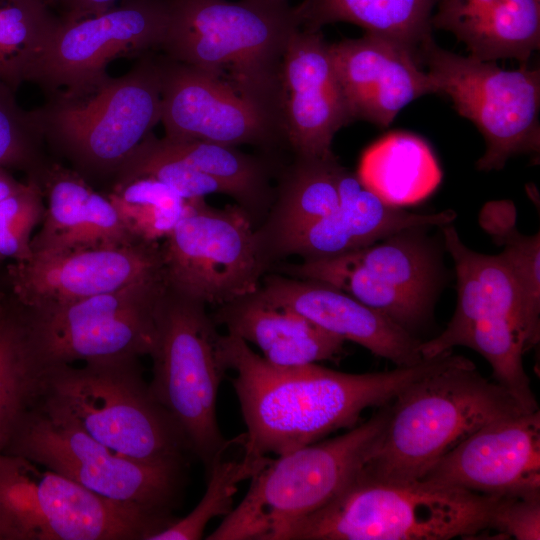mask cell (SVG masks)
I'll use <instances>...</instances> for the list:
<instances>
[{
  "instance_id": "6da1fadb",
  "label": "cell",
  "mask_w": 540,
  "mask_h": 540,
  "mask_svg": "<svg viewBox=\"0 0 540 540\" xmlns=\"http://www.w3.org/2000/svg\"><path fill=\"white\" fill-rule=\"evenodd\" d=\"M220 350L227 370L236 374L232 385L247 428L246 447L256 456H279L353 428L365 409L390 403L451 356L449 351L410 367L353 374L317 363L275 366L228 333L221 335Z\"/></svg>"
},
{
  "instance_id": "cb8c5ba5",
  "label": "cell",
  "mask_w": 540,
  "mask_h": 540,
  "mask_svg": "<svg viewBox=\"0 0 540 540\" xmlns=\"http://www.w3.org/2000/svg\"><path fill=\"white\" fill-rule=\"evenodd\" d=\"M261 286V285H260ZM212 318L227 333L255 345L268 363L294 367L320 361H336L344 352L345 340L296 311L269 299L261 287L218 306Z\"/></svg>"
},
{
  "instance_id": "7a4b0ae2",
  "label": "cell",
  "mask_w": 540,
  "mask_h": 540,
  "mask_svg": "<svg viewBox=\"0 0 540 540\" xmlns=\"http://www.w3.org/2000/svg\"><path fill=\"white\" fill-rule=\"evenodd\" d=\"M161 50L168 58L225 82L280 127V70L302 27L289 0H168Z\"/></svg>"
},
{
  "instance_id": "3957f363",
  "label": "cell",
  "mask_w": 540,
  "mask_h": 540,
  "mask_svg": "<svg viewBox=\"0 0 540 540\" xmlns=\"http://www.w3.org/2000/svg\"><path fill=\"white\" fill-rule=\"evenodd\" d=\"M359 475L379 481L421 479L445 454L496 420L525 412L497 382H490L463 356L402 390Z\"/></svg>"
},
{
  "instance_id": "44dd1931",
  "label": "cell",
  "mask_w": 540,
  "mask_h": 540,
  "mask_svg": "<svg viewBox=\"0 0 540 540\" xmlns=\"http://www.w3.org/2000/svg\"><path fill=\"white\" fill-rule=\"evenodd\" d=\"M264 294L303 315L323 330L357 343L396 367L424 360L421 341L381 312L324 282L270 275L261 281Z\"/></svg>"
},
{
  "instance_id": "603a6c76",
  "label": "cell",
  "mask_w": 540,
  "mask_h": 540,
  "mask_svg": "<svg viewBox=\"0 0 540 540\" xmlns=\"http://www.w3.org/2000/svg\"><path fill=\"white\" fill-rule=\"evenodd\" d=\"M31 179L47 200L41 227L31 239L32 255L140 242L128 231L108 196L95 191L74 169L47 162Z\"/></svg>"
},
{
  "instance_id": "277c9868",
  "label": "cell",
  "mask_w": 540,
  "mask_h": 540,
  "mask_svg": "<svg viewBox=\"0 0 540 540\" xmlns=\"http://www.w3.org/2000/svg\"><path fill=\"white\" fill-rule=\"evenodd\" d=\"M503 496L432 480L379 481L358 475L281 540H448L490 529Z\"/></svg>"
},
{
  "instance_id": "60d3db41",
  "label": "cell",
  "mask_w": 540,
  "mask_h": 540,
  "mask_svg": "<svg viewBox=\"0 0 540 540\" xmlns=\"http://www.w3.org/2000/svg\"><path fill=\"white\" fill-rule=\"evenodd\" d=\"M120 0H46L61 21H75L103 13Z\"/></svg>"
},
{
  "instance_id": "ba28073f",
  "label": "cell",
  "mask_w": 540,
  "mask_h": 540,
  "mask_svg": "<svg viewBox=\"0 0 540 540\" xmlns=\"http://www.w3.org/2000/svg\"><path fill=\"white\" fill-rule=\"evenodd\" d=\"M205 307L165 287L155 308L148 385L179 428L190 453L207 470L226 440L216 407L227 368L220 350L221 334Z\"/></svg>"
},
{
  "instance_id": "8fae6325",
  "label": "cell",
  "mask_w": 540,
  "mask_h": 540,
  "mask_svg": "<svg viewBox=\"0 0 540 540\" xmlns=\"http://www.w3.org/2000/svg\"><path fill=\"white\" fill-rule=\"evenodd\" d=\"M165 528L59 473L0 452V540H148Z\"/></svg>"
},
{
  "instance_id": "e0dca14e",
  "label": "cell",
  "mask_w": 540,
  "mask_h": 540,
  "mask_svg": "<svg viewBox=\"0 0 540 540\" xmlns=\"http://www.w3.org/2000/svg\"><path fill=\"white\" fill-rule=\"evenodd\" d=\"M6 275L12 299L21 307L79 300L164 279L160 244L144 242L32 255L9 263Z\"/></svg>"
},
{
  "instance_id": "f35d334b",
  "label": "cell",
  "mask_w": 540,
  "mask_h": 540,
  "mask_svg": "<svg viewBox=\"0 0 540 540\" xmlns=\"http://www.w3.org/2000/svg\"><path fill=\"white\" fill-rule=\"evenodd\" d=\"M490 529L505 538L540 539V497L503 496L496 507Z\"/></svg>"
},
{
  "instance_id": "4316f807",
  "label": "cell",
  "mask_w": 540,
  "mask_h": 540,
  "mask_svg": "<svg viewBox=\"0 0 540 540\" xmlns=\"http://www.w3.org/2000/svg\"><path fill=\"white\" fill-rule=\"evenodd\" d=\"M438 1L304 0L298 7L302 28L319 31L326 24L349 22L367 34L399 44L419 59L421 46L432 37V17Z\"/></svg>"
},
{
  "instance_id": "7c38bea8",
  "label": "cell",
  "mask_w": 540,
  "mask_h": 540,
  "mask_svg": "<svg viewBox=\"0 0 540 540\" xmlns=\"http://www.w3.org/2000/svg\"><path fill=\"white\" fill-rule=\"evenodd\" d=\"M419 59L437 93L448 96L483 135L486 150L476 163L479 170H500L512 156L539 153L538 68L504 70L493 61L447 51L432 37L421 46Z\"/></svg>"
},
{
  "instance_id": "d6a6232c",
  "label": "cell",
  "mask_w": 540,
  "mask_h": 540,
  "mask_svg": "<svg viewBox=\"0 0 540 540\" xmlns=\"http://www.w3.org/2000/svg\"><path fill=\"white\" fill-rule=\"evenodd\" d=\"M460 40L477 59L526 65L540 44V0H499Z\"/></svg>"
},
{
  "instance_id": "7bdbcfd3",
  "label": "cell",
  "mask_w": 540,
  "mask_h": 540,
  "mask_svg": "<svg viewBox=\"0 0 540 540\" xmlns=\"http://www.w3.org/2000/svg\"><path fill=\"white\" fill-rule=\"evenodd\" d=\"M10 309V301H8L3 293H0V327L5 321Z\"/></svg>"
},
{
  "instance_id": "e575fe53",
  "label": "cell",
  "mask_w": 540,
  "mask_h": 540,
  "mask_svg": "<svg viewBox=\"0 0 540 540\" xmlns=\"http://www.w3.org/2000/svg\"><path fill=\"white\" fill-rule=\"evenodd\" d=\"M38 376L28 359L22 329L10 303L0 327V452L34 402Z\"/></svg>"
},
{
  "instance_id": "836d02e7",
  "label": "cell",
  "mask_w": 540,
  "mask_h": 540,
  "mask_svg": "<svg viewBox=\"0 0 540 540\" xmlns=\"http://www.w3.org/2000/svg\"><path fill=\"white\" fill-rule=\"evenodd\" d=\"M108 198L131 235L149 244L165 239L190 203V200L151 177L117 181Z\"/></svg>"
},
{
  "instance_id": "8d00e7d4",
  "label": "cell",
  "mask_w": 540,
  "mask_h": 540,
  "mask_svg": "<svg viewBox=\"0 0 540 540\" xmlns=\"http://www.w3.org/2000/svg\"><path fill=\"white\" fill-rule=\"evenodd\" d=\"M43 143L30 111L18 105L15 92L0 80V168L37 175L47 163Z\"/></svg>"
},
{
  "instance_id": "9a60e30c",
  "label": "cell",
  "mask_w": 540,
  "mask_h": 540,
  "mask_svg": "<svg viewBox=\"0 0 540 540\" xmlns=\"http://www.w3.org/2000/svg\"><path fill=\"white\" fill-rule=\"evenodd\" d=\"M168 22V0H120L94 16L60 20L27 81L47 98L84 93L109 77L112 60L161 50Z\"/></svg>"
},
{
  "instance_id": "8992f818",
  "label": "cell",
  "mask_w": 540,
  "mask_h": 540,
  "mask_svg": "<svg viewBox=\"0 0 540 540\" xmlns=\"http://www.w3.org/2000/svg\"><path fill=\"white\" fill-rule=\"evenodd\" d=\"M390 403L348 432L271 458L207 540H280L334 499L360 472L390 416Z\"/></svg>"
},
{
  "instance_id": "d4e9b609",
  "label": "cell",
  "mask_w": 540,
  "mask_h": 540,
  "mask_svg": "<svg viewBox=\"0 0 540 540\" xmlns=\"http://www.w3.org/2000/svg\"><path fill=\"white\" fill-rule=\"evenodd\" d=\"M441 228L446 249L455 265L457 303L440 336H448L476 321L509 318L522 327L526 344L521 291L503 255L473 251L461 241L452 225Z\"/></svg>"
},
{
  "instance_id": "ab89813d",
  "label": "cell",
  "mask_w": 540,
  "mask_h": 540,
  "mask_svg": "<svg viewBox=\"0 0 540 540\" xmlns=\"http://www.w3.org/2000/svg\"><path fill=\"white\" fill-rule=\"evenodd\" d=\"M499 0H439L432 27L454 33L459 39L479 22Z\"/></svg>"
},
{
  "instance_id": "9c48e42d",
  "label": "cell",
  "mask_w": 540,
  "mask_h": 540,
  "mask_svg": "<svg viewBox=\"0 0 540 540\" xmlns=\"http://www.w3.org/2000/svg\"><path fill=\"white\" fill-rule=\"evenodd\" d=\"M4 453L24 457L90 492L166 525L177 518L185 463H148L100 444L69 420L33 402Z\"/></svg>"
},
{
  "instance_id": "ffe728a7",
  "label": "cell",
  "mask_w": 540,
  "mask_h": 540,
  "mask_svg": "<svg viewBox=\"0 0 540 540\" xmlns=\"http://www.w3.org/2000/svg\"><path fill=\"white\" fill-rule=\"evenodd\" d=\"M330 50L353 120L387 127L410 102L437 93L419 59L393 41L365 33Z\"/></svg>"
},
{
  "instance_id": "5bb4252c",
  "label": "cell",
  "mask_w": 540,
  "mask_h": 540,
  "mask_svg": "<svg viewBox=\"0 0 540 540\" xmlns=\"http://www.w3.org/2000/svg\"><path fill=\"white\" fill-rule=\"evenodd\" d=\"M410 228L364 248L285 267L292 277L332 285L414 333L430 318L437 258L423 230Z\"/></svg>"
},
{
  "instance_id": "f546056e",
  "label": "cell",
  "mask_w": 540,
  "mask_h": 540,
  "mask_svg": "<svg viewBox=\"0 0 540 540\" xmlns=\"http://www.w3.org/2000/svg\"><path fill=\"white\" fill-rule=\"evenodd\" d=\"M480 226L509 264L520 288L526 326L527 351L540 336V233L524 235L516 227V208L510 200L486 203L479 214Z\"/></svg>"
},
{
  "instance_id": "d6986e66",
  "label": "cell",
  "mask_w": 540,
  "mask_h": 540,
  "mask_svg": "<svg viewBox=\"0 0 540 540\" xmlns=\"http://www.w3.org/2000/svg\"><path fill=\"white\" fill-rule=\"evenodd\" d=\"M497 496L540 497V412L489 423L421 478Z\"/></svg>"
},
{
  "instance_id": "ee69618b",
  "label": "cell",
  "mask_w": 540,
  "mask_h": 540,
  "mask_svg": "<svg viewBox=\"0 0 540 540\" xmlns=\"http://www.w3.org/2000/svg\"><path fill=\"white\" fill-rule=\"evenodd\" d=\"M44 1H46V0H44Z\"/></svg>"
},
{
  "instance_id": "484cf974",
  "label": "cell",
  "mask_w": 540,
  "mask_h": 540,
  "mask_svg": "<svg viewBox=\"0 0 540 540\" xmlns=\"http://www.w3.org/2000/svg\"><path fill=\"white\" fill-rule=\"evenodd\" d=\"M362 184L385 204L420 203L439 186L442 172L429 145L408 132H393L370 145L357 170Z\"/></svg>"
},
{
  "instance_id": "74e56055",
  "label": "cell",
  "mask_w": 540,
  "mask_h": 540,
  "mask_svg": "<svg viewBox=\"0 0 540 540\" xmlns=\"http://www.w3.org/2000/svg\"><path fill=\"white\" fill-rule=\"evenodd\" d=\"M40 185L28 178L24 187L0 200V260H27L32 256V233L45 211Z\"/></svg>"
},
{
  "instance_id": "b9f144b4",
  "label": "cell",
  "mask_w": 540,
  "mask_h": 540,
  "mask_svg": "<svg viewBox=\"0 0 540 540\" xmlns=\"http://www.w3.org/2000/svg\"><path fill=\"white\" fill-rule=\"evenodd\" d=\"M25 183L18 181L9 170L0 168V200L16 193Z\"/></svg>"
},
{
  "instance_id": "2e32d148",
  "label": "cell",
  "mask_w": 540,
  "mask_h": 540,
  "mask_svg": "<svg viewBox=\"0 0 540 540\" xmlns=\"http://www.w3.org/2000/svg\"><path fill=\"white\" fill-rule=\"evenodd\" d=\"M158 57L165 137L236 147H271L284 139L267 113L225 82L165 55Z\"/></svg>"
},
{
  "instance_id": "5b68a950",
  "label": "cell",
  "mask_w": 540,
  "mask_h": 540,
  "mask_svg": "<svg viewBox=\"0 0 540 540\" xmlns=\"http://www.w3.org/2000/svg\"><path fill=\"white\" fill-rule=\"evenodd\" d=\"M34 403L107 448L148 463H185L188 445L153 398L139 358L64 365L41 372Z\"/></svg>"
},
{
  "instance_id": "f1b7e54d",
  "label": "cell",
  "mask_w": 540,
  "mask_h": 540,
  "mask_svg": "<svg viewBox=\"0 0 540 540\" xmlns=\"http://www.w3.org/2000/svg\"><path fill=\"white\" fill-rule=\"evenodd\" d=\"M270 459L247 450L245 433L225 440L206 470L207 487L195 508L148 540L201 539L206 525L213 518L225 517L233 510L238 485L250 480Z\"/></svg>"
},
{
  "instance_id": "ac0fdd59",
  "label": "cell",
  "mask_w": 540,
  "mask_h": 540,
  "mask_svg": "<svg viewBox=\"0 0 540 540\" xmlns=\"http://www.w3.org/2000/svg\"><path fill=\"white\" fill-rule=\"evenodd\" d=\"M281 124L296 157L327 158L335 134L353 120L330 44L321 31L300 28L291 37L280 70Z\"/></svg>"
},
{
  "instance_id": "7402d4cb",
  "label": "cell",
  "mask_w": 540,
  "mask_h": 540,
  "mask_svg": "<svg viewBox=\"0 0 540 540\" xmlns=\"http://www.w3.org/2000/svg\"><path fill=\"white\" fill-rule=\"evenodd\" d=\"M338 207L285 241L278 254L299 255L304 260L340 256L369 246L410 228L450 224L453 210L435 214L412 213L385 204L352 173L340 165Z\"/></svg>"
},
{
  "instance_id": "4fadbf2b",
  "label": "cell",
  "mask_w": 540,
  "mask_h": 540,
  "mask_svg": "<svg viewBox=\"0 0 540 540\" xmlns=\"http://www.w3.org/2000/svg\"><path fill=\"white\" fill-rule=\"evenodd\" d=\"M160 251L168 288L217 307L258 290L267 257L244 208L205 198L190 200Z\"/></svg>"
},
{
  "instance_id": "d590c367",
  "label": "cell",
  "mask_w": 540,
  "mask_h": 540,
  "mask_svg": "<svg viewBox=\"0 0 540 540\" xmlns=\"http://www.w3.org/2000/svg\"><path fill=\"white\" fill-rule=\"evenodd\" d=\"M135 177L154 178L186 200L205 198L215 193L224 194L214 179L167 150L153 133L136 147L120 167L115 182Z\"/></svg>"
},
{
  "instance_id": "30bf717a",
  "label": "cell",
  "mask_w": 540,
  "mask_h": 540,
  "mask_svg": "<svg viewBox=\"0 0 540 540\" xmlns=\"http://www.w3.org/2000/svg\"><path fill=\"white\" fill-rule=\"evenodd\" d=\"M165 287L159 279L68 302L13 303L34 372L149 355L155 308Z\"/></svg>"
},
{
  "instance_id": "83f0119b",
  "label": "cell",
  "mask_w": 540,
  "mask_h": 540,
  "mask_svg": "<svg viewBox=\"0 0 540 540\" xmlns=\"http://www.w3.org/2000/svg\"><path fill=\"white\" fill-rule=\"evenodd\" d=\"M334 155L327 158L296 157L285 173L277 203L265 230L258 232L267 252L334 211L339 205L338 170Z\"/></svg>"
},
{
  "instance_id": "52a82bcc",
  "label": "cell",
  "mask_w": 540,
  "mask_h": 540,
  "mask_svg": "<svg viewBox=\"0 0 540 540\" xmlns=\"http://www.w3.org/2000/svg\"><path fill=\"white\" fill-rule=\"evenodd\" d=\"M30 113L43 141L84 178L116 175L161 120L159 57L144 54L126 74L50 96Z\"/></svg>"
},
{
  "instance_id": "4dcf8cb0",
  "label": "cell",
  "mask_w": 540,
  "mask_h": 540,
  "mask_svg": "<svg viewBox=\"0 0 540 540\" xmlns=\"http://www.w3.org/2000/svg\"><path fill=\"white\" fill-rule=\"evenodd\" d=\"M159 139L171 153L214 179L224 194L236 199L246 211L260 208L268 199V172L256 157L236 146L165 136Z\"/></svg>"
},
{
  "instance_id": "1f68e13d",
  "label": "cell",
  "mask_w": 540,
  "mask_h": 540,
  "mask_svg": "<svg viewBox=\"0 0 540 540\" xmlns=\"http://www.w3.org/2000/svg\"><path fill=\"white\" fill-rule=\"evenodd\" d=\"M59 23L44 0H0V80L14 92L27 81Z\"/></svg>"
}]
</instances>
